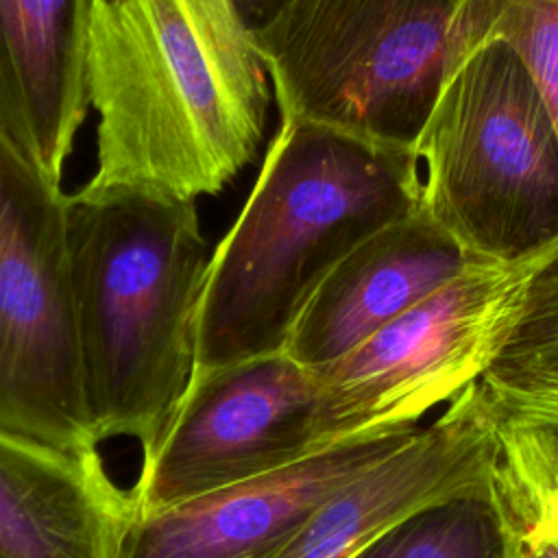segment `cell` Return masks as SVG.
Returning <instances> with one entry per match:
<instances>
[{"label":"cell","mask_w":558,"mask_h":558,"mask_svg":"<svg viewBox=\"0 0 558 558\" xmlns=\"http://www.w3.org/2000/svg\"><path fill=\"white\" fill-rule=\"evenodd\" d=\"M87 98L96 172L78 192L194 203L255 157L270 92L231 0H98Z\"/></svg>","instance_id":"1"},{"label":"cell","mask_w":558,"mask_h":558,"mask_svg":"<svg viewBox=\"0 0 558 558\" xmlns=\"http://www.w3.org/2000/svg\"><path fill=\"white\" fill-rule=\"evenodd\" d=\"M416 209L412 150L281 118L242 211L211 251L196 375L286 351L329 270L362 240Z\"/></svg>","instance_id":"2"},{"label":"cell","mask_w":558,"mask_h":558,"mask_svg":"<svg viewBox=\"0 0 558 558\" xmlns=\"http://www.w3.org/2000/svg\"><path fill=\"white\" fill-rule=\"evenodd\" d=\"M68 264L94 434L133 438L146 462L198 366L211 251L196 205L140 192L68 194Z\"/></svg>","instance_id":"3"},{"label":"cell","mask_w":558,"mask_h":558,"mask_svg":"<svg viewBox=\"0 0 558 558\" xmlns=\"http://www.w3.org/2000/svg\"><path fill=\"white\" fill-rule=\"evenodd\" d=\"M412 153L418 209L466 257L512 264L558 244V126L504 41L447 68Z\"/></svg>","instance_id":"4"},{"label":"cell","mask_w":558,"mask_h":558,"mask_svg":"<svg viewBox=\"0 0 558 558\" xmlns=\"http://www.w3.org/2000/svg\"><path fill=\"white\" fill-rule=\"evenodd\" d=\"M460 0H292L253 35L281 118L412 150Z\"/></svg>","instance_id":"5"},{"label":"cell","mask_w":558,"mask_h":558,"mask_svg":"<svg viewBox=\"0 0 558 558\" xmlns=\"http://www.w3.org/2000/svg\"><path fill=\"white\" fill-rule=\"evenodd\" d=\"M65 214L68 194L0 137V434L94 460Z\"/></svg>","instance_id":"6"},{"label":"cell","mask_w":558,"mask_h":558,"mask_svg":"<svg viewBox=\"0 0 558 558\" xmlns=\"http://www.w3.org/2000/svg\"><path fill=\"white\" fill-rule=\"evenodd\" d=\"M558 251L532 259L473 262L458 277L316 371L340 438L418 425L477 381L527 279Z\"/></svg>","instance_id":"7"},{"label":"cell","mask_w":558,"mask_h":558,"mask_svg":"<svg viewBox=\"0 0 558 558\" xmlns=\"http://www.w3.org/2000/svg\"><path fill=\"white\" fill-rule=\"evenodd\" d=\"M338 440L323 379L286 351L201 373L142 462L133 512L155 514L281 471Z\"/></svg>","instance_id":"8"},{"label":"cell","mask_w":558,"mask_h":558,"mask_svg":"<svg viewBox=\"0 0 558 558\" xmlns=\"http://www.w3.org/2000/svg\"><path fill=\"white\" fill-rule=\"evenodd\" d=\"M418 429L355 434L281 471L133 517L116 558H277L325 499Z\"/></svg>","instance_id":"9"},{"label":"cell","mask_w":558,"mask_h":558,"mask_svg":"<svg viewBox=\"0 0 558 558\" xmlns=\"http://www.w3.org/2000/svg\"><path fill=\"white\" fill-rule=\"evenodd\" d=\"M497 425L473 381L416 436L325 499L277 558H351L432 501L495 475Z\"/></svg>","instance_id":"10"},{"label":"cell","mask_w":558,"mask_h":558,"mask_svg":"<svg viewBox=\"0 0 558 558\" xmlns=\"http://www.w3.org/2000/svg\"><path fill=\"white\" fill-rule=\"evenodd\" d=\"M96 2L0 0V137L52 187H61L89 105Z\"/></svg>","instance_id":"11"},{"label":"cell","mask_w":558,"mask_h":558,"mask_svg":"<svg viewBox=\"0 0 558 558\" xmlns=\"http://www.w3.org/2000/svg\"><path fill=\"white\" fill-rule=\"evenodd\" d=\"M473 262L416 209L362 240L329 270L296 318L286 353L320 371Z\"/></svg>","instance_id":"12"},{"label":"cell","mask_w":558,"mask_h":558,"mask_svg":"<svg viewBox=\"0 0 558 558\" xmlns=\"http://www.w3.org/2000/svg\"><path fill=\"white\" fill-rule=\"evenodd\" d=\"M133 517L100 458L0 434V558H116Z\"/></svg>","instance_id":"13"},{"label":"cell","mask_w":558,"mask_h":558,"mask_svg":"<svg viewBox=\"0 0 558 558\" xmlns=\"http://www.w3.org/2000/svg\"><path fill=\"white\" fill-rule=\"evenodd\" d=\"M477 384L497 421L558 427V251L527 279Z\"/></svg>","instance_id":"14"},{"label":"cell","mask_w":558,"mask_h":558,"mask_svg":"<svg viewBox=\"0 0 558 558\" xmlns=\"http://www.w3.org/2000/svg\"><path fill=\"white\" fill-rule=\"evenodd\" d=\"M523 530L493 477L427 504L351 558H519Z\"/></svg>","instance_id":"15"},{"label":"cell","mask_w":558,"mask_h":558,"mask_svg":"<svg viewBox=\"0 0 558 558\" xmlns=\"http://www.w3.org/2000/svg\"><path fill=\"white\" fill-rule=\"evenodd\" d=\"M486 41H504L517 52L558 126V0H460L449 65Z\"/></svg>","instance_id":"16"},{"label":"cell","mask_w":558,"mask_h":558,"mask_svg":"<svg viewBox=\"0 0 558 558\" xmlns=\"http://www.w3.org/2000/svg\"><path fill=\"white\" fill-rule=\"evenodd\" d=\"M244 26L255 35L266 28L292 0H231Z\"/></svg>","instance_id":"17"},{"label":"cell","mask_w":558,"mask_h":558,"mask_svg":"<svg viewBox=\"0 0 558 558\" xmlns=\"http://www.w3.org/2000/svg\"><path fill=\"white\" fill-rule=\"evenodd\" d=\"M519 558H558V547L549 538H523Z\"/></svg>","instance_id":"18"},{"label":"cell","mask_w":558,"mask_h":558,"mask_svg":"<svg viewBox=\"0 0 558 558\" xmlns=\"http://www.w3.org/2000/svg\"><path fill=\"white\" fill-rule=\"evenodd\" d=\"M508 423H510V421H508ZM519 425H525V423H519ZM527 427L536 429L543 438H547L549 442L558 445V427H551V425H527Z\"/></svg>","instance_id":"19"},{"label":"cell","mask_w":558,"mask_h":558,"mask_svg":"<svg viewBox=\"0 0 558 558\" xmlns=\"http://www.w3.org/2000/svg\"><path fill=\"white\" fill-rule=\"evenodd\" d=\"M556 538H558V536H556Z\"/></svg>","instance_id":"20"}]
</instances>
